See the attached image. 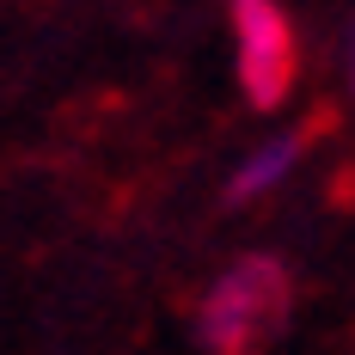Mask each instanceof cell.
I'll use <instances>...</instances> for the list:
<instances>
[{
    "mask_svg": "<svg viewBox=\"0 0 355 355\" xmlns=\"http://www.w3.org/2000/svg\"><path fill=\"white\" fill-rule=\"evenodd\" d=\"M294 282L276 257H245L233 263L196 306V343L209 355H251L263 337H276L288 319Z\"/></svg>",
    "mask_w": 355,
    "mask_h": 355,
    "instance_id": "1",
    "label": "cell"
},
{
    "mask_svg": "<svg viewBox=\"0 0 355 355\" xmlns=\"http://www.w3.org/2000/svg\"><path fill=\"white\" fill-rule=\"evenodd\" d=\"M239 37V86L257 110H276L294 86V25L276 0H233Z\"/></svg>",
    "mask_w": 355,
    "mask_h": 355,
    "instance_id": "2",
    "label": "cell"
},
{
    "mask_svg": "<svg viewBox=\"0 0 355 355\" xmlns=\"http://www.w3.org/2000/svg\"><path fill=\"white\" fill-rule=\"evenodd\" d=\"M300 147H306V135H276V141H263L239 172L227 178V196H220V202L239 209V202H257L263 190H276V184L288 178V166L300 159Z\"/></svg>",
    "mask_w": 355,
    "mask_h": 355,
    "instance_id": "3",
    "label": "cell"
},
{
    "mask_svg": "<svg viewBox=\"0 0 355 355\" xmlns=\"http://www.w3.org/2000/svg\"><path fill=\"white\" fill-rule=\"evenodd\" d=\"M349 86H355V37H349Z\"/></svg>",
    "mask_w": 355,
    "mask_h": 355,
    "instance_id": "4",
    "label": "cell"
}]
</instances>
